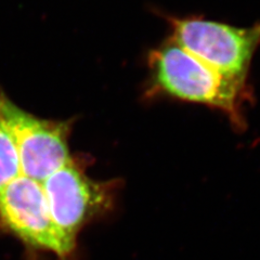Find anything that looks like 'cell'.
I'll return each instance as SVG.
<instances>
[{"mask_svg": "<svg viewBox=\"0 0 260 260\" xmlns=\"http://www.w3.org/2000/svg\"><path fill=\"white\" fill-rule=\"evenodd\" d=\"M148 68L145 98L204 105L222 113L234 129L246 128L245 107L251 95L248 85L223 76L172 38L150 51Z\"/></svg>", "mask_w": 260, "mask_h": 260, "instance_id": "6da1fadb", "label": "cell"}, {"mask_svg": "<svg viewBox=\"0 0 260 260\" xmlns=\"http://www.w3.org/2000/svg\"><path fill=\"white\" fill-rule=\"evenodd\" d=\"M172 38L223 76L247 84L251 61L260 47V22L237 27L200 16H166Z\"/></svg>", "mask_w": 260, "mask_h": 260, "instance_id": "7a4b0ae2", "label": "cell"}, {"mask_svg": "<svg viewBox=\"0 0 260 260\" xmlns=\"http://www.w3.org/2000/svg\"><path fill=\"white\" fill-rule=\"evenodd\" d=\"M0 119L19 152L22 175L43 182L72 160L71 120L40 118L16 105L0 90Z\"/></svg>", "mask_w": 260, "mask_h": 260, "instance_id": "3957f363", "label": "cell"}, {"mask_svg": "<svg viewBox=\"0 0 260 260\" xmlns=\"http://www.w3.org/2000/svg\"><path fill=\"white\" fill-rule=\"evenodd\" d=\"M21 175L18 149L9 130L0 119V191Z\"/></svg>", "mask_w": 260, "mask_h": 260, "instance_id": "8992f818", "label": "cell"}, {"mask_svg": "<svg viewBox=\"0 0 260 260\" xmlns=\"http://www.w3.org/2000/svg\"><path fill=\"white\" fill-rule=\"evenodd\" d=\"M0 221L34 248L67 257L75 247L53 221L42 182L24 175L0 191Z\"/></svg>", "mask_w": 260, "mask_h": 260, "instance_id": "277c9868", "label": "cell"}, {"mask_svg": "<svg viewBox=\"0 0 260 260\" xmlns=\"http://www.w3.org/2000/svg\"><path fill=\"white\" fill-rule=\"evenodd\" d=\"M53 221L76 245L77 234L89 219L112 207L115 184L91 180L71 160L42 182Z\"/></svg>", "mask_w": 260, "mask_h": 260, "instance_id": "5b68a950", "label": "cell"}]
</instances>
